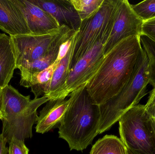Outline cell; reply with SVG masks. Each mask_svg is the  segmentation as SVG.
<instances>
[{"instance_id": "25", "label": "cell", "mask_w": 155, "mask_h": 154, "mask_svg": "<svg viewBox=\"0 0 155 154\" xmlns=\"http://www.w3.org/2000/svg\"><path fill=\"white\" fill-rule=\"evenodd\" d=\"M144 106L146 111L151 120L155 122V88L150 92L147 103Z\"/></svg>"}, {"instance_id": "24", "label": "cell", "mask_w": 155, "mask_h": 154, "mask_svg": "<svg viewBox=\"0 0 155 154\" xmlns=\"http://www.w3.org/2000/svg\"><path fill=\"white\" fill-rule=\"evenodd\" d=\"M155 42V19L143 21L142 33Z\"/></svg>"}, {"instance_id": "15", "label": "cell", "mask_w": 155, "mask_h": 154, "mask_svg": "<svg viewBox=\"0 0 155 154\" xmlns=\"http://www.w3.org/2000/svg\"><path fill=\"white\" fill-rule=\"evenodd\" d=\"M76 33L66 56L61 61L53 75L49 90L44 96L49 100L61 99V94L70 74Z\"/></svg>"}, {"instance_id": "19", "label": "cell", "mask_w": 155, "mask_h": 154, "mask_svg": "<svg viewBox=\"0 0 155 154\" xmlns=\"http://www.w3.org/2000/svg\"><path fill=\"white\" fill-rule=\"evenodd\" d=\"M90 154H128V152L120 138L107 135L96 142Z\"/></svg>"}, {"instance_id": "20", "label": "cell", "mask_w": 155, "mask_h": 154, "mask_svg": "<svg viewBox=\"0 0 155 154\" xmlns=\"http://www.w3.org/2000/svg\"><path fill=\"white\" fill-rule=\"evenodd\" d=\"M81 21L89 19L97 12L104 0H70Z\"/></svg>"}, {"instance_id": "10", "label": "cell", "mask_w": 155, "mask_h": 154, "mask_svg": "<svg viewBox=\"0 0 155 154\" xmlns=\"http://www.w3.org/2000/svg\"><path fill=\"white\" fill-rule=\"evenodd\" d=\"M24 14L31 34L40 35L59 30L61 26L50 14L29 0H15Z\"/></svg>"}, {"instance_id": "26", "label": "cell", "mask_w": 155, "mask_h": 154, "mask_svg": "<svg viewBox=\"0 0 155 154\" xmlns=\"http://www.w3.org/2000/svg\"><path fill=\"white\" fill-rule=\"evenodd\" d=\"M76 33H77V32L72 37L66 40L60 46L59 53H58V56H57L56 59L61 61L66 56V54H67L69 49H70L71 44L74 38Z\"/></svg>"}, {"instance_id": "1", "label": "cell", "mask_w": 155, "mask_h": 154, "mask_svg": "<svg viewBox=\"0 0 155 154\" xmlns=\"http://www.w3.org/2000/svg\"><path fill=\"white\" fill-rule=\"evenodd\" d=\"M143 52L139 36H133L105 55L97 72L85 87L94 104L104 105L122 91L135 72Z\"/></svg>"}, {"instance_id": "4", "label": "cell", "mask_w": 155, "mask_h": 154, "mask_svg": "<svg viewBox=\"0 0 155 154\" xmlns=\"http://www.w3.org/2000/svg\"><path fill=\"white\" fill-rule=\"evenodd\" d=\"M118 122L120 139L127 149L137 154H155V135L144 105L132 108Z\"/></svg>"}, {"instance_id": "7", "label": "cell", "mask_w": 155, "mask_h": 154, "mask_svg": "<svg viewBox=\"0 0 155 154\" xmlns=\"http://www.w3.org/2000/svg\"><path fill=\"white\" fill-rule=\"evenodd\" d=\"M113 24L89 51L71 68L60 99H64L76 90L86 86L97 72L104 59V46L109 37Z\"/></svg>"}, {"instance_id": "22", "label": "cell", "mask_w": 155, "mask_h": 154, "mask_svg": "<svg viewBox=\"0 0 155 154\" xmlns=\"http://www.w3.org/2000/svg\"><path fill=\"white\" fill-rule=\"evenodd\" d=\"M136 14L143 21L155 19V0H146L133 5Z\"/></svg>"}, {"instance_id": "3", "label": "cell", "mask_w": 155, "mask_h": 154, "mask_svg": "<svg viewBox=\"0 0 155 154\" xmlns=\"http://www.w3.org/2000/svg\"><path fill=\"white\" fill-rule=\"evenodd\" d=\"M148 84V59L143 50L137 68L127 85L118 95L99 106V134L108 131L126 112L138 105L147 95Z\"/></svg>"}, {"instance_id": "6", "label": "cell", "mask_w": 155, "mask_h": 154, "mask_svg": "<svg viewBox=\"0 0 155 154\" xmlns=\"http://www.w3.org/2000/svg\"><path fill=\"white\" fill-rule=\"evenodd\" d=\"M71 30L63 25L57 30L45 34L10 36L15 53L16 69L46 55Z\"/></svg>"}, {"instance_id": "9", "label": "cell", "mask_w": 155, "mask_h": 154, "mask_svg": "<svg viewBox=\"0 0 155 154\" xmlns=\"http://www.w3.org/2000/svg\"><path fill=\"white\" fill-rule=\"evenodd\" d=\"M49 99L42 96L35 99L24 110L2 122V134L6 139L7 143L14 137L25 141L32 137V127L36 123L38 115L37 110Z\"/></svg>"}, {"instance_id": "27", "label": "cell", "mask_w": 155, "mask_h": 154, "mask_svg": "<svg viewBox=\"0 0 155 154\" xmlns=\"http://www.w3.org/2000/svg\"><path fill=\"white\" fill-rule=\"evenodd\" d=\"M7 141L2 134H0V154H8V148L6 147Z\"/></svg>"}, {"instance_id": "30", "label": "cell", "mask_w": 155, "mask_h": 154, "mask_svg": "<svg viewBox=\"0 0 155 154\" xmlns=\"http://www.w3.org/2000/svg\"><path fill=\"white\" fill-rule=\"evenodd\" d=\"M127 152H128V154H137L135 153L134 152H132V151H130V150H128V149H127Z\"/></svg>"}, {"instance_id": "12", "label": "cell", "mask_w": 155, "mask_h": 154, "mask_svg": "<svg viewBox=\"0 0 155 154\" xmlns=\"http://www.w3.org/2000/svg\"><path fill=\"white\" fill-rule=\"evenodd\" d=\"M0 29L10 36L31 34L24 14L15 0H0Z\"/></svg>"}, {"instance_id": "2", "label": "cell", "mask_w": 155, "mask_h": 154, "mask_svg": "<svg viewBox=\"0 0 155 154\" xmlns=\"http://www.w3.org/2000/svg\"><path fill=\"white\" fill-rule=\"evenodd\" d=\"M86 86L71 93L70 103L59 125V137L71 150L83 151L99 134V106L94 104Z\"/></svg>"}, {"instance_id": "14", "label": "cell", "mask_w": 155, "mask_h": 154, "mask_svg": "<svg viewBox=\"0 0 155 154\" xmlns=\"http://www.w3.org/2000/svg\"><path fill=\"white\" fill-rule=\"evenodd\" d=\"M76 32V31L71 30L46 55L31 63H27L20 67L18 69L21 72V86L26 88L29 80L34 75L42 71L52 64L57 59L60 46L66 40L72 37Z\"/></svg>"}, {"instance_id": "17", "label": "cell", "mask_w": 155, "mask_h": 154, "mask_svg": "<svg viewBox=\"0 0 155 154\" xmlns=\"http://www.w3.org/2000/svg\"><path fill=\"white\" fill-rule=\"evenodd\" d=\"M30 96H24L8 85L2 89V119L6 120L25 109L31 103Z\"/></svg>"}, {"instance_id": "11", "label": "cell", "mask_w": 155, "mask_h": 154, "mask_svg": "<svg viewBox=\"0 0 155 154\" xmlns=\"http://www.w3.org/2000/svg\"><path fill=\"white\" fill-rule=\"evenodd\" d=\"M51 14L61 27L65 25L78 31L81 20L70 0H29Z\"/></svg>"}, {"instance_id": "23", "label": "cell", "mask_w": 155, "mask_h": 154, "mask_svg": "<svg viewBox=\"0 0 155 154\" xmlns=\"http://www.w3.org/2000/svg\"><path fill=\"white\" fill-rule=\"evenodd\" d=\"M8 154H29V150L24 141L13 138L9 143Z\"/></svg>"}, {"instance_id": "8", "label": "cell", "mask_w": 155, "mask_h": 154, "mask_svg": "<svg viewBox=\"0 0 155 154\" xmlns=\"http://www.w3.org/2000/svg\"><path fill=\"white\" fill-rule=\"evenodd\" d=\"M143 23L128 1L120 0L111 32L104 46V55L122 41L130 37L140 36Z\"/></svg>"}, {"instance_id": "13", "label": "cell", "mask_w": 155, "mask_h": 154, "mask_svg": "<svg viewBox=\"0 0 155 154\" xmlns=\"http://www.w3.org/2000/svg\"><path fill=\"white\" fill-rule=\"evenodd\" d=\"M70 103V99L49 100L37 118L36 133L43 134L59 127Z\"/></svg>"}, {"instance_id": "21", "label": "cell", "mask_w": 155, "mask_h": 154, "mask_svg": "<svg viewBox=\"0 0 155 154\" xmlns=\"http://www.w3.org/2000/svg\"><path fill=\"white\" fill-rule=\"evenodd\" d=\"M139 39L148 59L149 84L155 88V42L147 36L141 34Z\"/></svg>"}, {"instance_id": "16", "label": "cell", "mask_w": 155, "mask_h": 154, "mask_svg": "<svg viewBox=\"0 0 155 154\" xmlns=\"http://www.w3.org/2000/svg\"><path fill=\"white\" fill-rule=\"evenodd\" d=\"M16 68V59L12 39L5 33H0V87L9 85Z\"/></svg>"}, {"instance_id": "28", "label": "cell", "mask_w": 155, "mask_h": 154, "mask_svg": "<svg viewBox=\"0 0 155 154\" xmlns=\"http://www.w3.org/2000/svg\"><path fill=\"white\" fill-rule=\"evenodd\" d=\"M0 119H2V89L0 87Z\"/></svg>"}, {"instance_id": "29", "label": "cell", "mask_w": 155, "mask_h": 154, "mask_svg": "<svg viewBox=\"0 0 155 154\" xmlns=\"http://www.w3.org/2000/svg\"><path fill=\"white\" fill-rule=\"evenodd\" d=\"M151 123H152V126H153V129L154 133L155 135V122H154V121H152V120H151Z\"/></svg>"}, {"instance_id": "18", "label": "cell", "mask_w": 155, "mask_h": 154, "mask_svg": "<svg viewBox=\"0 0 155 154\" xmlns=\"http://www.w3.org/2000/svg\"><path fill=\"white\" fill-rule=\"evenodd\" d=\"M60 61L56 59L50 67L31 78L26 88H31L35 99L39 98L40 96H44L47 94L53 75Z\"/></svg>"}, {"instance_id": "5", "label": "cell", "mask_w": 155, "mask_h": 154, "mask_svg": "<svg viewBox=\"0 0 155 154\" xmlns=\"http://www.w3.org/2000/svg\"><path fill=\"white\" fill-rule=\"evenodd\" d=\"M120 0H104L96 13L81 21L75 37L71 68L87 53L114 23Z\"/></svg>"}]
</instances>
